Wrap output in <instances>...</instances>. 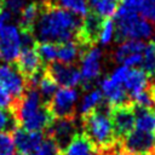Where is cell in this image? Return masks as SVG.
Listing matches in <instances>:
<instances>
[{
    "instance_id": "30bf717a",
    "label": "cell",
    "mask_w": 155,
    "mask_h": 155,
    "mask_svg": "<svg viewBox=\"0 0 155 155\" xmlns=\"http://www.w3.org/2000/svg\"><path fill=\"white\" fill-rule=\"evenodd\" d=\"M0 87L7 91L16 101L19 99L28 88L24 76L18 71L15 63L0 64Z\"/></svg>"
},
{
    "instance_id": "3957f363",
    "label": "cell",
    "mask_w": 155,
    "mask_h": 155,
    "mask_svg": "<svg viewBox=\"0 0 155 155\" xmlns=\"http://www.w3.org/2000/svg\"><path fill=\"white\" fill-rule=\"evenodd\" d=\"M82 133L98 149H107L115 145L119 140L115 137L109 103L102 102L97 108L81 115Z\"/></svg>"
},
{
    "instance_id": "52a82bcc",
    "label": "cell",
    "mask_w": 155,
    "mask_h": 155,
    "mask_svg": "<svg viewBox=\"0 0 155 155\" xmlns=\"http://www.w3.org/2000/svg\"><path fill=\"white\" fill-rule=\"evenodd\" d=\"M57 145L62 155L71 143L73 138L79 133L76 119H54L52 125L45 132Z\"/></svg>"
},
{
    "instance_id": "ee69618b",
    "label": "cell",
    "mask_w": 155,
    "mask_h": 155,
    "mask_svg": "<svg viewBox=\"0 0 155 155\" xmlns=\"http://www.w3.org/2000/svg\"><path fill=\"white\" fill-rule=\"evenodd\" d=\"M154 154H155V147H154Z\"/></svg>"
},
{
    "instance_id": "5bb4252c",
    "label": "cell",
    "mask_w": 155,
    "mask_h": 155,
    "mask_svg": "<svg viewBox=\"0 0 155 155\" xmlns=\"http://www.w3.org/2000/svg\"><path fill=\"white\" fill-rule=\"evenodd\" d=\"M15 147L22 155H30L45 138V132L27 131L22 127H17L12 132Z\"/></svg>"
},
{
    "instance_id": "83f0119b",
    "label": "cell",
    "mask_w": 155,
    "mask_h": 155,
    "mask_svg": "<svg viewBox=\"0 0 155 155\" xmlns=\"http://www.w3.org/2000/svg\"><path fill=\"white\" fill-rule=\"evenodd\" d=\"M142 69L149 73L150 75L155 70V46L153 42L145 45V48L143 51V61H142Z\"/></svg>"
},
{
    "instance_id": "f1b7e54d",
    "label": "cell",
    "mask_w": 155,
    "mask_h": 155,
    "mask_svg": "<svg viewBox=\"0 0 155 155\" xmlns=\"http://www.w3.org/2000/svg\"><path fill=\"white\" fill-rule=\"evenodd\" d=\"M30 155H62V154L58 150L54 142L45 133V138Z\"/></svg>"
},
{
    "instance_id": "f35d334b",
    "label": "cell",
    "mask_w": 155,
    "mask_h": 155,
    "mask_svg": "<svg viewBox=\"0 0 155 155\" xmlns=\"http://www.w3.org/2000/svg\"><path fill=\"white\" fill-rule=\"evenodd\" d=\"M2 8V0H0V10Z\"/></svg>"
},
{
    "instance_id": "ab89813d",
    "label": "cell",
    "mask_w": 155,
    "mask_h": 155,
    "mask_svg": "<svg viewBox=\"0 0 155 155\" xmlns=\"http://www.w3.org/2000/svg\"><path fill=\"white\" fill-rule=\"evenodd\" d=\"M153 45L155 46V36H154V41H153Z\"/></svg>"
},
{
    "instance_id": "603a6c76",
    "label": "cell",
    "mask_w": 155,
    "mask_h": 155,
    "mask_svg": "<svg viewBox=\"0 0 155 155\" xmlns=\"http://www.w3.org/2000/svg\"><path fill=\"white\" fill-rule=\"evenodd\" d=\"M57 86H58V85L56 84V81H54V80L47 74V71L45 70L44 74H42V76H41V79H40V81H39V84H38V86H36V90L39 91V93H40L42 101H44L46 104H48V102L51 101V98H52L53 94L56 93Z\"/></svg>"
},
{
    "instance_id": "d6986e66",
    "label": "cell",
    "mask_w": 155,
    "mask_h": 155,
    "mask_svg": "<svg viewBox=\"0 0 155 155\" xmlns=\"http://www.w3.org/2000/svg\"><path fill=\"white\" fill-rule=\"evenodd\" d=\"M40 2H30L23 7L21 11V17H19V24L18 28L19 30H25V31H31L34 29V24L39 17L40 13Z\"/></svg>"
},
{
    "instance_id": "7a4b0ae2",
    "label": "cell",
    "mask_w": 155,
    "mask_h": 155,
    "mask_svg": "<svg viewBox=\"0 0 155 155\" xmlns=\"http://www.w3.org/2000/svg\"><path fill=\"white\" fill-rule=\"evenodd\" d=\"M18 126L27 131H46L53 122L48 105L42 101L36 88H27L11 109Z\"/></svg>"
},
{
    "instance_id": "8d00e7d4",
    "label": "cell",
    "mask_w": 155,
    "mask_h": 155,
    "mask_svg": "<svg viewBox=\"0 0 155 155\" xmlns=\"http://www.w3.org/2000/svg\"><path fill=\"white\" fill-rule=\"evenodd\" d=\"M11 17H12V15L7 11V10H0V29L5 25V23H7L10 19H11Z\"/></svg>"
},
{
    "instance_id": "8992f818",
    "label": "cell",
    "mask_w": 155,
    "mask_h": 155,
    "mask_svg": "<svg viewBox=\"0 0 155 155\" xmlns=\"http://www.w3.org/2000/svg\"><path fill=\"white\" fill-rule=\"evenodd\" d=\"M119 145L126 155H151L155 147V133L134 128L119 140Z\"/></svg>"
},
{
    "instance_id": "6da1fadb",
    "label": "cell",
    "mask_w": 155,
    "mask_h": 155,
    "mask_svg": "<svg viewBox=\"0 0 155 155\" xmlns=\"http://www.w3.org/2000/svg\"><path fill=\"white\" fill-rule=\"evenodd\" d=\"M81 22L82 17L47 0L41 2L40 13L34 24L33 34L38 42H53L58 45L75 40Z\"/></svg>"
},
{
    "instance_id": "1f68e13d",
    "label": "cell",
    "mask_w": 155,
    "mask_h": 155,
    "mask_svg": "<svg viewBox=\"0 0 155 155\" xmlns=\"http://www.w3.org/2000/svg\"><path fill=\"white\" fill-rule=\"evenodd\" d=\"M138 12L147 21L155 22V0H142Z\"/></svg>"
},
{
    "instance_id": "2e32d148",
    "label": "cell",
    "mask_w": 155,
    "mask_h": 155,
    "mask_svg": "<svg viewBox=\"0 0 155 155\" xmlns=\"http://www.w3.org/2000/svg\"><path fill=\"white\" fill-rule=\"evenodd\" d=\"M101 91L109 103V105H122L132 103L130 94L121 84L111 81L109 78H105L101 81Z\"/></svg>"
},
{
    "instance_id": "d4e9b609",
    "label": "cell",
    "mask_w": 155,
    "mask_h": 155,
    "mask_svg": "<svg viewBox=\"0 0 155 155\" xmlns=\"http://www.w3.org/2000/svg\"><path fill=\"white\" fill-rule=\"evenodd\" d=\"M103 99H104V96H103V93H102L101 90L94 88V90L90 91L82 98V101H81V104H80V114L81 115L82 114H86V113L91 111L92 109L97 108L102 102H104Z\"/></svg>"
},
{
    "instance_id": "d590c367",
    "label": "cell",
    "mask_w": 155,
    "mask_h": 155,
    "mask_svg": "<svg viewBox=\"0 0 155 155\" xmlns=\"http://www.w3.org/2000/svg\"><path fill=\"white\" fill-rule=\"evenodd\" d=\"M140 4H142V0H120V6L134 12L139 11Z\"/></svg>"
},
{
    "instance_id": "74e56055",
    "label": "cell",
    "mask_w": 155,
    "mask_h": 155,
    "mask_svg": "<svg viewBox=\"0 0 155 155\" xmlns=\"http://www.w3.org/2000/svg\"><path fill=\"white\" fill-rule=\"evenodd\" d=\"M149 90H150V93H151L154 103H155V79L153 78V75H151V80H150V84H149Z\"/></svg>"
},
{
    "instance_id": "9a60e30c",
    "label": "cell",
    "mask_w": 155,
    "mask_h": 155,
    "mask_svg": "<svg viewBox=\"0 0 155 155\" xmlns=\"http://www.w3.org/2000/svg\"><path fill=\"white\" fill-rule=\"evenodd\" d=\"M150 80H151V75L145 70H143L142 68H133V69L128 68L122 86L132 98L138 93L143 92L144 90H147L149 87Z\"/></svg>"
},
{
    "instance_id": "277c9868",
    "label": "cell",
    "mask_w": 155,
    "mask_h": 155,
    "mask_svg": "<svg viewBox=\"0 0 155 155\" xmlns=\"http://www.w3.org/2000/svg\"><path fill=\"white\" fill-rule=\"evenodd\" d=\"M116 41L143 40L148 39L154 33V27L149 21L138 15V12L127 10L119 5L114 15Z\"/></svg>"
},
{
    "instance_id": "b9f144b4",
    "label": "cell",
    "mask_w": 155,
    "mask_h": 155,
    "mask_svg": "<svg viewBox=\"0 0 155 155\" xmlns=\"http://www.w3.org/2000/svg\"><path fill=\"white\" fill-rule=\"evenodd\" d=\"M153 113H154V115H155V107H154V110H153Z\"/></svg>"
},
{
    "instance_id": "5b68a950",
    "label": "cell",
    "mask_w": 155,
    "mask_h": 155,
    "mask_svg": "<svg viewBox=\"0 0 155 155\" xmlns=\"http://www.w3.org/2000/svg\"><path fill=\"white\" fill-rule=\"evenodd\" d=\"M79 92L73 87H62L56 91L48 102V109L54 119H74Z\"/></svg>"
},
{
    "instance_id": "484cf974",
    "label": "cell",
    "mask_w": 155,
    "mask_h": 155,
    "mask_svg": "<svg viewBox=\"0 0 155 155\" xmlns=\"http://www.w3.org/2000/svg\"><path fill=\"white\" fill-rule=\"evenodd\" d=\"M57 48H58V45L53 42H38L36 41L35 44V50L38 54L40 56L42 63L45 62L46 64L57 59Z\"/></svg>"
},
{
    "instance_id": "9c48e42d",
    "label": "cell",
    "mask_w": 155,
    "mask_h": 155,
    "mask_svg": "<svg viewBox=\"0 0 155 155\" xmlns=\"http://www.w3.org/2000/svg\"><path fill=\"white\" fill-rule=\"evenodd\" d=\"M110 119L117 140L125 138L136 126V114L133 103L122 105H110Z\"/></svg>"
},
{
    "instance_id": "ba28073f",
    "label": "cell",
    "mask_w": 155,
    "mask_h": 155,
    "mask_svg": "<svg viewBox=\"0 0 155 155\" xmlns=\"http://www.w3.org/2000/svg\"><path fill=\"white\" fill-rule=\"evenodd\" d=\"M21 48V31L18 25H4L0 29V61L4 63H15Z\"/></svg>"
},
{
    "instance_id": "d6a6232c",
    "label": "cell",
    "mask_w": 155,
    "mask_h": 155,
    "mask_svg": "<svg viewBox=\"0 0 155 155\" xmlns=\"http://www.w3.org/2000/svg\"><path fill=\"white\" fill-rule=\"evenodd\" d=\"M2 5L11 15H19L25 6V0H2Z\"/></svg>"
},
{
    "instance_id": "8fae6325",
    "label": "cell",
    "mask_w": 155,
    "mask_h": 155,
    "mask_svg": "<svg viewBox=\"0 0 155 155\" xmlns=\"http://www.w3.org/2000/svg\"><path fill=\"white\" fill-rule=\"evenodd\" d=\"M45 70L56 81V84L62 87H74L75 85H80L82 80L79 68L74 64L53 61L45 65Z\"/></svg>"
},
{
    "instance_id": "4316f807",
    "label": "cell",
    "mask_w": 155,
    "mask_h": 155,
    "mask_svg": "<svg viewBox=\"0 0 155 155\" xmlns=\"http://www.w3.org/2000/svg\"><path fill=\"white\" fill-rule=\"evenodd\" d=\"M18 126V122L8 109H1L0 108V133L2 132H13Z\"/></svg>"
},
{
    "instance_id": "7c38bea8",
    "label": "cell",
    "mask_w": 155,
    "mask_h": 155,
    "mask_svg": "<svg viewBox=\"0 0 155 155\" xmlns=\"http://www.w3.org/2000/svg\"><path fill=\"white\" fill-rule=\"evenodd\" d=\"M101 59L102 51L97 46H91L82 51L80 56V73L82 76V81L93 84V81L101 75Z\"/></svg>"
},
{
    "instance_id": "ffe728a7",
    "label": "cell",
    "mask_w": 155,
    "mask_h": 155,
    "mask_svg": "<svg viewBox=\"0 0 155 155\" xmlns=\"http://www.w3.org/2000/svg\"><path fill=\"white\" fill-rule=\"evenodd\" d=\"M134 114H136V126L134 128L155 133V115L151 109L143 108L133 104Z\"/></svg>"
},
{
    "instance_id": "e0dca14e",
    "label": "cell",
    "mask_w": 155,
    "mask_h": 155,
    "mask_svg": "<svg viewBox=\"0 0 155 155\" xmlns=\"http://www.w3.org/2000/svg\"><path fill=\"white\" fill-rule=\"evenodd\" d=\"M64 155H99V151L82 132H79L68 145Z\"/></svg>"
},
{
    "instance_id": "cb8c5ba5",
    "label": "cell",
    "mask_w": 155,
    "mask_h": 155,
    "mask_svg": "<svg viewBox=\"0 0 155 155\" xmlns=\"http://www.w3.org/2000/svg\"><path fill=\"white\" fill-rule=\"evenodd\" d=\"M56 4L62 8L82 18L90 12L87 0H56Z\"/></svg>"
},
{
    "instance_id": "bcb514c9",
    "label": "cell",
    "mask_w": 155,
    "mask_h": 155,
    "mask_svg": "<svg viewBox=\"0 0 155 155\" xmlns=\"http://www.w3.org/2000/svg\"><path fill=\"white\" fill-rule=\"evenodd\" d=\"M124 154H125V153H124ZM125 155H126V154H125Z\"/></svg>"
},
{
    "instance_id": "4dcf8cb0",
    "label": "cell",
    "mask_w": 155,
    "mask_h": 155,
    "mask_svg": "<svg viewBox=\"0 0 155 155\" xmlns=\"http://www.w3.org/2000/svg\"><path fill=\"white\" fill-rule=\"evenodd\" d=\"M115 34V25H114V21L111 18H105L103 22V27H102V31H101V36H99V41L102 45H108Z\"/></svg>"
},
{
    "instance_id": "ac0fdd59",
    "label": "cell",
    "mask_w": 155,
    "mask_h": 155,
    "mask_svg": "<svg viewBox=\"0 0 155 155\" xmlns=\"http://www.w3.org/2000/svg\"><path fill=\"white\" fill-rule=\"evenodd\" d=\"M84 48L75 41H67L58 44L57 48V61L65 63V64H74V62L80 58Z\"/></svg>"
},
{
    "instance_id": "f546056e",
    "label": "cell",
    "mask_w": 155,
    "mask_h": 155,
    "mask_svg": "<svg viewBox=\"0 0 155 155\" xmlns=\"http://www.w3.org/2000/svg\"><path fill=\"white\" fill-rule=\"evenodd\" d=\"M16 150L11 132L0 133V155H13Z\"/></svg>"
},
{
    "instance_id": "60d3db41",
    "label": "cell",
    "mask_w": 155,
    "mask_h": 155,
    "mask_svg": "<svg viewBox=\"0 0 155 155\" xmlns=\"http://www.w3.org/2000/svg\"><path fill=\"white\" fill-rule=\"evenodd\" d=\"M151 75H154V79H155V70L153 71V74H151Z\"/></svg>"
},
{
    "instance_id": "7bdbcfd3",
    "label": "cell",
    "mask_w": 155,
    "mask_h": 155,
    "mask_svg": "<svg viewBox=\"0 0 155 155\" xmlns=\"http://www.w3.org/2000/svg\"><path fill=\"white\" fill-rule=\"evenodd\" d=\"M13 155H22V154H19V153H17V154H13Z\"/></svg>"
},
{
    "instance_id": "e575fe53",
    "label": "cell",
    "mask_w": 155,
    "mask_h": 155,
    "mask_svg": "<svg viewBox=\"0 0 155 155\" xmlns=\"http://www.w3.org/2000/svg\"><path fill=\"white\" fill-rule=\"evenodd\" d=\"M127 71H128V67H126V65H121V67L116 68V69L111 73V75L109 76V79H110L111 81L116 82V84H121V85H122L124 79H125Z\"/></svg>"
},
{
    "instance_id": "4fadbf2b",
    "label": "cell",
    "mask_w": 155,
    "mask_h": 155,
    "mask_svg": "<svg viewBox=\"0 0 155 155\" xmlns=\"http://www.w3.org/2000/svg\"><path fill=\"white\" fill-rule=\"evenodd\" d=\"M15 65L18 69V71L24 76L25 80L45 68L40 56L38 54V52L35 50V46L22 47L21 52L15 62Z\"/></svg>"
},
{
    "instance_id": "7402d4cb",
    "label": "cell",
    "mask_w": 155,
    "mask_h": 155,
    "mask_svg": "<svg viewBox=\"0 0 155 155\" xmlns=\"http://www.w3.org/2000/svg\"><path fill=\"white\" fill-rule=\"evenodd\" d=\"M87 2L92 12L103 18H110L115 15L120 0H87Z\"/></svg>"
},
{
    "instance_id": "44dd1931",
    "label": "cell",
    "mask_w": 155,
    "mask_h": 155,
    "mask_svg": "<svg viewBox=\"0 0 155 155\" xmlns=\"http://www.w3.org/2000/svg\"><path fill=\"white\" fill-rule=\"evenodd\" d=\"M145 48V44L142 40H126L115 51V61L124 63L126 58L134 53H140Z\"/></svg>"
},
{
    "instance_id": "836d02e7",
    "label": "cell",
    "mask_w": 155,
    "mask_h": 155,
    "mask_svg": "<svg viewBox=\"0 0 155 155\" xmlns=\"http://www.w3.org/2000/svg\"><path fill=\"white\" fill-rule=\"evenodd\" d=\"M17 101L7 91H5L2 87H0V108L1 109H8V110H11L12 107L15 105V103Z\"/></svg>"
},
{
    "instance_id": "f6af8a7d",
    "label": "cell",
    "mask_w": 155,
    "mask_h": 155,
    "mask_svg": "<svg viewBox=\"0 0 155 155\" xmlns=\"http://www.w3.org/2000/svg\"><path fill=\"white\" fill-rule=\"evenodd\" d=\"M151 155H155V154H154V151H153V154H151Z\"/></svg>"
}]
</instances>
